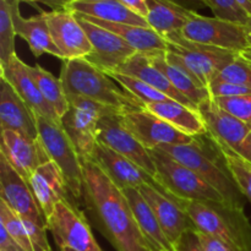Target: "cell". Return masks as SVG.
<instances>
[{"label":"cell","mask_w":251,"mask_h":251,"mask_svg":"<svg viewBox=\"0 0 251 251\" xmlns=\"http://www.w3.org/2000/svg\"><path fill=\"white\" fill-rule=\"evenodd\" d=\"M81 163L82 203L93 227L117 251H152L135 221L123 190L92 159L81 158Z\"/></svg>","instance_id":"obj_1"},{"label":"cell","mask_w":251,"mask_h":251,"mask_svg":"<svg viewBox=\"0 0 251 251\" xmlns=\"http://www.w3.org/2000/svg\"><path fill=\"white\" fill-rule=\"evenodd\" d=\"M193 169L206 183L215 188L229 205L244 207V195L239 190L227 166L217 141L210 132L195 136L191 144L157 147Z\"/></svg>","instance_id":"obj_2"},{"label":"cell","mask_w":251,"mask_h":251,"mask_svg":"<svg viewBox=\"0 0 251 251\" xmlns=\"http://www.w3.org/2000/svg\"><path fill=\"white\" fill-rule=\"evenodd\" d=\"M60 81L66 97H80L124 113L142 105L85 58L64 60Z\"/></svg>","instance_id":"obj_3"},{"label":"cell","mask_w":251,"mask_h":251,"mask_svg":"<svg viewBox=\"0 0 251 251\" xmlns=\"http://www.w3.org/2000/svg\"><path fill=\"white\" fill-rule=\"evenodd\" d=\"M195 229L223 240L237 251H251V226L244 207L216 201H186Z\"/></svg>","instance_id":"obj_4"},{"label":"cell","mask_w":251,"mask_h":251,"mask_svg":"<svg viewBox=\"0 0 251 251\" xmlns=\"http://www.w3.org/2000/svg\"><path fill=\"white\" fill-rule=\"evenodd\" d=\"M149 151L156 166V180L173 198L180 201L226 202L215 188L166 151L161 149Z\"/></svg>","instance_id":"obj_5"},{"label":"cell","mask_w":251,"mask_h":251,"mask_svg":"<svg viewBox=\"0 0 251 251\" xmlns=\"http://www.w3.org/2000/svg\"><path fill=\"white\" fill-rule=\"evenodd\" d=\"M34 117L38 127L39 141L43 145L49 159L60 169L71 196L76 201H82V163L75 146L64 131L61 124L50 122L38 114H34Z\"/></svg>","instance_id":"obj_6"},{"label":"cell","mask_w":251,"mask_h":251,"mask_svg":"<svg viewBox=\"0 0 251 251\" xmlns=\"http://www.w3.org/2000/svg\"><path fill=\"white\" fill-rule=\"evenodd\" d=\"M164 39L168 43L167 51L176 56L206 87L240 54L238 51L195 43L183 37L181 32L168 34Z\"/></svg>","instance_id":"obj_7"},{"label":"cell","mask_w":251,"mask_h":251,"mask_svg":"<svg viewBox=\"0 0 251 251\" xmlns=\"http://www.w3.org/2000/svg\"><path fill=\"white\" fill-rule=\"evenodd\" d=\"M68 100L69 110L61 117V126L78 156L91 159L98 144V122L113 108L80 97H70Z\"/></svg>","instance_id":"obj_8"},{"label":"cell","mask_w":251,"mask_h":251,"mask_svg":"<svg viewBox=\"0 0 251 251\" xmlns=\"http://www.w3.org/2000/svg\"><path fill=\"white\" fill-rule=\"evenodd\" d=\"M59 250L69 248L75 251H103L92 234L87 217L74 201H60L47 220Z\"/></svg>","instance_id":"obj_9"},{"label":"cell","mask_w":251,"mask_h":251,"mask_svg":"<svg viewBox=\"0 0 251 251\" xmlns=\"http://www.w3.org/2000/svg\"><path fill=\"white\" fill-rule=\"evenodd\" d=\"M198 109L211 136L251 163L250 127L223 110L213 98L200 103Z\"/></svg>","instance_id":"obj_10"},{"label":"cell","mask_w":251,"mask_h":251,"mask_svg":"<svg viewBox=\"0 0 251 251\" xmlns=\"http://www.w3.org/2000/svg\"><path fill=\"white\" fill-rule=\"evenodd\" d=\"M181 34L186 39L195 43L238 53H242L243 50L249 48L243 25L225 21L217 17H207L195 14L183 27Z\"/></svg>","instance_id":"obj_11"},{"label":"cell","mask_w":251,"mask_h":251,"mask_svg":"<svg viewBox=\"0 0 251 251\" xmlns=\"http://www.w3.org/2000/svg\"><path fill=\"white\" fill-rule=\"evenodd\" d=\"M98 142L126 157L156 179V166L150 151L125 127L122 113L109 109L98 122Z\"/></svg>","instance_id":"obj_12"},{"label":"cell","mask_w":251,"mask_h":251,"mask_svg":"<svg viewBox=\"0 0 251 251\" xmlns=\"http://www.w3.org/2000/svg\"><path fill=\"white\" fill-rule=\"evenodd\" d=\"M122 122L147 150L172 145L191 144L195 139V136L172 126L145 108L122 113Z\"/></svg>","instance_id":"obj_13"},{"label":"cell","mask_w":251,"mask_h":251,"mask_svg":"<svg viewBox=\"0 0 251 251\" xmlns=\"http://www.w3.org/2000/svg\"><path fill=\"white\" fill-rule=\"evenodd\" d=\"M92 159L103 172L108 176V178L120 189L124 190L127 188L139 189L142 185H151L158 189L162 194L168 196L169 199L174 200L176 202L181 203L185 206L186 201H180L173 198L171 194L167 193L166 189L153 178L145 169L135 164L126 157L122 156L118 152L113 151L109 147L98 142L96 146L95 152L92 154Z\"/></svg>","instance_id":"obj_14"},{"label":"cell","mask_w":251,"mask_h":251,"mask_svg":"<svg viewBox=\"0 0 251 251\" xmlns=\"http://www.w3.org/2000/svg\"><path fill=\"white\" fill-rule=\"evenodd\" d=\"M76 17L85 29L92 46V51L85 59L104 74L115 71L137 53L136 49L113 32L97 26L77 15Z\"/></svg>","instance_id":"obj_15"},{"label":"cell","mask_w":251,"mask_h":251,"mask_svg":"<svg viewBox=\"0 0 251 251\" xmlns=\"http://www.w3.org/2000/svg\"><path fill=\"white\" fill-rule=\"evenodd\" d=\"M0 200L4 201L21 218L31 220L41 226L47 221L37 203L28 184L0 153Z\"/></svg>","instance_id":"obj_16"},{"label":"cell","mask_w":251,"mask_h":251,"mask_svg":"<svg viewBox=\"0 0 251 251\" xmlns=\"http://www.w3.org/2000/svg\"><path fill=\"white\" fill-rule=\"evenodd\" d=\"M46 15L51 38L63 55V61L86 58L92 51L85 29L71 10L46 11Z\"/></svg>","instance_id":"obj_17"},{"label":"cell","mask_w":251,"mask_h":251,"mask_svg":"<svg viewBox=\"0 0 251 251\" xmlns=\"http://www.w3.org/2000/svg\"><path fill=\"white\" fill-rule=\"evenodd\" d=\"M0 153L4 154L12 168L29 184L34 172L43 163L50 161L41 141L28 140L11 130L1 131Z\"/></svg>","instance_id":"obj_18"},{"label":"cell","mask_w":251,"mask_h":251,"mask_svg":"<svg viewBox=\"0 0 251 251\" xmlns=\"http://www.w3.org/2000/svg\"><path fill=\"white\" fill-rule=\"evenodd\" d=\"M1 76L14 87L17 95L24 100V102L33 110L34 114H38L50 122L61 124V119L54 108L44 100L43 95L39 91L36 81L32 77L28 70V65L15 54L11 56L9 63L0 65Z\"/></svg>","instance_id":"obj_19"},{"label":"cell","mask_w":251,"mask_h":251,"mask_svg":"<svg viewBox=\"0 0 251 251\" xmlns=\"http://www.w3.org/2000/svg\"><path fill=\"white\" fill-rule=\"evenodd\" d=\"M139 190L152 207L161 228L173 247L186 230L195 229L185 206L176 202L151 185H142Z\"/></svg>","instance_id":"obj_20"},{"label":"cell","mask_w":251,"mask_h":251,"mask_svg":"<svg viewBox=\"0 0 251 251\" xmlns=\"http://www.w3.org/2000/svg\"><path fill=\"white\" fill-rule=\"evenodd\" d=\"M0 125L1 131L11 130L33 141L39 139L33 110L4 77H0Z\"/></svg>","instance_id":"obj_21"},{"label":"cell","mask_w":251,"mask_h":251,"mask_svg":"<svg viewBox=\"0 0 251 251\" xmlns=\"http://www.w3.org/2000/svg\"><path fill=\"white\" fill-rule=\"evenodd\" d=\"M28 185L46 221L50 217L56 203L60 201H73L74 199L60 169L53 161L42 164L33 173Z\"/></svg>","instance_id":"obj_22"},{"label":"cell","mask_w":251,"mask_h":251,"mask_svg":"<svg viewBox=\"0 0 251 251\" xmlns=\"http://www.w3.org/2000/svg\"><path fill=\"white\" fill-rule=\"evenodd\" d=\"M147 55L151 63L168 78L169 82L194 104L199 107L200 103L211 98L208 88L176 56L163 50L147 51Z\"/></svg>","instance_id":"obj_23"},{"label":"cell","mask_w":251,"mask_h":251,"mask_svg":"<svg viewBox=\"0 0 251 251\" xmlns=\"http://www.w3.org/2000/svg\"><path fill=\"white\" fill-rule=\"evenodd\" d=\"M11 12L12 22L17 36L24 38L28 44L32 54L39 58L43 54L48 53L63 60L60 50L56 48L49 31L46 11L41 14L25 19L20 12V2L16 0H7Z\"/></svg>","instance_id":"obj_24"},{"label":"cell","mask_w":251,"mask_h":251,"mask_svg":"<svg viewBox=\"0 0 251 251\" xmlns=\"http://www.w3.org/2000/svg\"><path fill=\"white\" fill-rule=\"evenodd\" d=\"M123 193L129 202L135 221L150 249L152 251H176L161 228L153 210L145 200L139 189L127 188L124 189Z\"/></svg>","instance_id":"obj_25"},{"label":"cell","mask_w":251,"mask_h":251,"mask_svg":"<svg viewBox=\"0 0 251 251\" xmlns=\"http://www.w3.org/2000/svg\"><path fill=\"white\" fill-rule=\"evenodd\" d=\"M110 73H119L123 75L131 76V77H136L139 80L144 81L147 85L151 87L156 88L159 92L164 93L168 96L172 100H176L179 103L188 105V107L193 108V109H198V105L194 104L191 100L184 97L171 82L168 78L151 63L149 59L147 53H142V51H137L136 54L131 56L129 60L125 61L122 66L117 69L115 71H110Z\"/></svg>","instance_id":"obj_26"},{"label":"cell","mask_w":251,"mask_h":251,"mask_svg":"<svg viewBox=\"0 0 251 251\" xmlns=\"http://www.w3.org/2000/svg\"><path fill=\"white\" fill-rule=\"evenodd\" d=\"M142 108L191 136H199L208 132L199 109H193L174 100L149 103Z\"/></svg>","instance_id":"obj_27"},{"label":"cell","mask_w":251,"mask_h":251,"mask_svg":"<svg viewBox=\"0 0 251 251\" xmlns=\"http://www.w3.org/2000/svg\"><path fill=\"white\" fill-rule=\"evenodd\" d=\"M75 15L92 22V24L97 25V26H100L103 28L108 29V31L113 32L117 36H119L120 38L124 39L126 43H129L137 51H142V53L157 50L167 51V48H168V43H167L166 39L162 36H159L156 31L150 28V27L134 26V25L125 24H114V22L103 21V20L95 19V17L86 16V15Z\"/></svg>","instance_id":"obj_28"},{"label":"cell","mask_w":251,"mask_h":251,"mask_svg":"<svg viewBox=\"0 0 251 251\" xmlns=\"http://www.w3.org/2000/svg\"><path fill=\"white\" fill-rule=\"evenodd\" d=\"M78 15L95 17L103 21L114 24L134 25V26L150 27L146 19L139 16L122 4L119 0H100V1H73L70 9Z\"/></svg>","instance_id":"obj_29"},{"label":"cell","mask_w":251,"mask_h":251,"mask_svg":"<svg viewBox=\"0 0 251 251\" xmlns=\"http://www.w3.org/2000/svg\"><path fill=\"white\" fill-rule=\"evenodd\" d=\"M149 15L146 21L150 28L164 38L174 32H181L186 22L198 12L189 11L167 0H147Z\"/></svg>","instance_id":"obj_30"},{"label":"cell","mask_w":251,"mask_h":251,"mask_svg":"<svg viewBox=\"0 0 251 251\" xmlns=\"http://www.w3.org/2000/svg\"><path fill=\"white\" fill-rule=\"evenodd\" d=\"M28 70L31 73L32 77L36 81L39 91L43 95L44 100L54 108L56 114L61 119V117L69 110V100L60 78H56L53 74L44 70L39 65H28Z\"/></svg>","instance_id":"obj_31"},{"label":"cell","mask_w":251,"mask_h":251,"mask_svg":"<svg viewBox=\"0 0 251 251\" xmlns=\"http://www.w3.org/2000/svg\"><path fill=\"white\" fill-rule=\"evenodd\" d=\"M105 75H108L110 78L117 81V82L122 86L123 90H125L131 97H134L142 107H144L145 104H149V103L172 100L168 96L159 92L158 90L151 87V86L147 85L146 82H144V81L139 80V78L136 77L123 75V74L119 73H105Z\"/></svg>","instance_id":"obj_32"},{"label":"cell","mask_w":251,"mask_h":251,"mask_svg":"<svg viewBox=\"0 0 251 251\" xmlns=\"http://www.w3.org/2000/svg\"><path fill=\"white\" fill-rule=\"evenodd\" d=\"M220 146L221 151H222L223 156H225L227 166L229 168L230 173H232L233 179H234L235 184L238 185L239 190L244 195V198L251 203V163L228 149L225 145L217 142Z\"/></svg>","instance_id":"obj_33"},{"label":"cell","mask_w":251,"mask_h":251,"mask_svg":"<svg viewBox=\"0 0 251 251\" xmlns=\"http://www.w3.org/2000/svg\"><path fill=\"white\" fill-rule=\"evenodd\" d=\"M11 12L7 0H0V65L9 63L11 56L16 54L15 37H16Z\"/></svg>","instance_id":"obj_34"},{"label":"cell","mask_w":251,"mask_h":251,"mask_svg":"<svg viewBox=\"0 0 251 251\" xmlns=\"http://www.w3.org/2000/svg\"><path fill=\"white\" fill-rule=\"evenodd\" d=\"M0 223L6 228L10 237L19 245L20 249L22 251H33L22 218L2 200H0Z\"/></svg>","instance_id":"obj_35"},{"label":"cell","mask_w":251,"mask_h":251,"mask_svg":"<svg viewBox=\"0 0 251 251\" xmlns=\"http://www.w3.org/2000/svg\"><path fill=\"white\" fill-rule=\"evenodd\" d=\"M203 1L217 19L244 26L250 17L237 0H203Z\"/></svg>","instance_id":"obj_36"},{"label":"cell","mask_w":251,"mask_h":251,"mask_svg":"<svg viewBox=\"0 0 251 251\" xmlns=\"http://www.w3.org/2000/svg\"><path fill=\"white\" fill-rule=\"evenodd\" d=\"M216 78L226 82L251 87V63L239 54L229 65L226 66L218 74Z\"/></svg>","instance_id":"obj_37"},{"label":"cell","mask_w":251,"mask_h":251,"mask_svg":"<svg viewBox=\"0 0 251 251\" xmlns=\"http://www.w3.org/2000/svg\"><path fill=\"white\" fill-rule=\"evenodd\" d=\"M213 100L223 110L245 123L251 129V95L213 98Z\"/></svg>","instance_id":"obj_38"},{"label":"cell","mask_w":251,"mask_h":251,"mask_svg":"<svg viewBox=\"0 0 251 251\" xmlns=\"http://www.w3.org/2000/svg\"><path fill=\"white\" fill-rule=\"evenodd\" d=\"M210 91L211 98H220V97H237V96L251 95V87L247 86L235 85V83L226 82L215 78L207 86Z\"/></svg>","instance_id":"obj_39"},{"label":"cell","mask_w":251,"mask_h":251,"mask_svg":"<svg viewBox=\"0 0 251 251\" xmlns=\"http://www.w3.org/2000/svg\"><path fill=\"white\" fill-rule=\"evenodd\" d=\"M26 232L28 234L29 240H31L32 248L33 251H50L51 248L48 243V238H47L46 230L48 228L46 226H41L38 223L33 222L31 220H26L22 218Z\"/></svg>","instance_id":"obj_40"},{"label":"cell","mask_w":251,"mask_h":251,"mask_svg":"<svg viewBox=\"0 0 251 251\" xmlns=\"http://www.w3.org/2000/svg\"><path fill=\"white\" fill-rule=\"evenodd\" d=\"M196 234H198L199 242H200V245L203 251H237L233 249L230 245H228L227 243L213 237V235L206 234V233L200 232L198 229H196Z\"/></svg>","instance_id":"obj_41"},{"label":"cell","mask_w":251,"mask_h":251,"mask_svg":"<svg viewBox=\"0 0 251 251\" xmlns=\"http://www.w3.org/2000/svg\"><path fill=\"white\" fill-rule=\"evenodd\" d=\"M174 250L176 251H203L201 248L200 242H199L198 234H196V229H189L184 233L178 240L176 245H174Z\"/></svg>","instance_id":"obj_42"},{"label":"cell","mask_w":251,"mask_h":251,"mask_svg":"<svg viewBox=\"0 0 251 251\" xmlns=\"http://www.w3.org/2000/svg\"><path fill=\"white\" fill-rule=\"evenodd\" d=\"M124 6L131 10L139 16L146 19L149 15V5H147V0H119Z\"/></svg>","instance_id":"obj_43"},{"label":"cell","mask_w":251,"mask_h":251,"mask_svg":"<svg viewBox=\"0 0 251 251\" xmlns=\"http://www.w3.org/2000/svg\"><path fill=\"white\" fill-rule=\"evenodd\" d=\"M167 1H171L173 4L178 5V6L184 7V9L189 10V11L198 12V14L199 10H202L205 7H207L203 0H167Z\"/></svg>","instance_id":"obj_44"},{"label":"cell","mask_w":251,"mask_h":251,"mask_svg":"<svg viewBox=\"0 0 251 251\" xmlns=\"http://www.w3.org/2000/svg\"><path fill=\"white\" fill-rule=\"evenodd\" d=\"M36 2L47 5L51 9V11H64L70 9L73 0H34Z\"/></svg>","instance_id":"obj_45"},{"label":"cell","mask_w":251,"mask_h":251,"mask_svg":"<svg viewBox=\"0 0 251 251\" xmlns=\"http://www.w3.org/2000/svg\"><path fill=\"white\" fill-rule=\"evenodd\" d=\"M1 249H20V248L19 245L14 242V239L10 237L6 228L0 223V250Z\"/></svg>","instance_id":"obj_46"},{"label":"cell","mask_w":251,"mask_h":251,"mask_svg":"<svg viewBox=\"0 0 251 251\" xmlns=\"http://www.w3.org/2000/svg\"><path fill=\"white\" fill-rule=\"evenodd\" d=\"M244 32H245V38H247L248 44H249V48H251V16L247 21V24L244 25Z\"/></svg>","instance_id":"obj_47"},{"label":"cell","mask_w":251,"mask_h":251,"mask_svg":"<svg viewBox=\"0 0 251 251\" xmlns=\"http://www.w3.org/2000/svg\"><path fill=\"white\" fill-rule=\"evenodd\" d=\"M237 1L248 12V15L251 16V0H237Z\"/></svg>","instance_id":"obj_48"},{"label":"cell","mask_w":251,"mask_h":251,"mask_svg":"<svg viewBox=\"0 0 251 251\" xmlns=\"http://www.w3.org/2000/svg\"><path fill=\"white\" fill-rule=\"evenodd\" d=\"M240 55L244 56V58L247 59V60H249L250 63H251V48H247V49H245V50H243L242 53H240Z\"/></svg>","instance_id":"obj_49"},{"label":"cell","mask_w":251,"mask_h":251,"mask_svg":"<svg viewBox=\"0 0 251 251\" xmlns=\"http://www.w3.org/2000/svg\"><path fill=\"white\" fill-rule=\"evenodd\" d=\"M16 1H19V2H27V4H29V5H32V6L33 7H38L37 6V2L34 1V0H16Z\"/></svg>","instance_id":"obj_50"},{"label":"cell","mask_w":251,"mask_h":251,"mask_svg":"<svg viewBox=\"0 0 251 251\" xmlns=\"http://www.w3.org/2000/svg\"><path fill=\"white\" fill-rule=\"evenodd\" d=\"M73 1H100V0H73Z\"/></svg>","instance_id":"obj_51"},{"label":"cell","mask_w":251,"mask_h":251,"mask_svg":"<svg viewBox=\"0 0 251 251\" xmlns=\"http://www.w3.org/2000/svg\"><path fill=\"white\" fill-rule=\"evenodd\" d=\"M0 251H22L20 249H1Z\"/></svg>","instance_id":"obj_52"},{"label":"cell","mask_w":251,"mask_h":251,"mask_svg":"<svg viewBox=\"0 0 251 251\" xmlns=\"http://www.w3.org/2000/svg\"><path fill=\"white\" fill-rule=\"evenodd\" d=\"M60 251H75V250L69 249V248H64V249H60Z\"/></svg>","instance_id":"obj_53"},{"label":"cell","mask_w":251,"mask_h":251,"mask_svg":"<svg viewBox=\"0 0 251 251\" xmlns=\"http://www.w3.org/2000/svg\"><path fill=\"white\" fill-rule=\"evenodd\" d=\"M50 251H53V250H50Z\"/></svg>","instance_id":"obj_54"}]
</instances>
